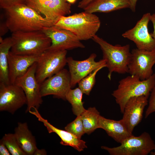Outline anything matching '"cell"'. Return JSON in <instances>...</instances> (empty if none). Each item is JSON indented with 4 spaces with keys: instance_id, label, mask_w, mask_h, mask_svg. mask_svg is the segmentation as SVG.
I'll use <instances>...</instances> for the list:
<instances>
[{
    "instance_id": "6da1fadb",
    "label": "cell",
    "mask_w": 155,
    "mask_h": 155,
    "mask_svg": "<svg viewBox=\"0 0 155 155\" xmlns=\"http://www.w3.org/2000/svg\"><path fill=\"white\" fill-rule=\"evenodd\" d=\"M5 10V22L12 33L42 31L50 27L42 16L25 3L17 5Z\"/></svg>"
},
{
    "instance_id": "7a4b0ae2",
    "label": "cell",
    "mask_w": 155,
    "mask_h": 155,
    "mask_svg": "<svg viewBox=\"0 0 155 155\" xmlns=\"http://www.w3.org/2000/svg\"><path fill=\"white\" fill-rule=\"evenodd\" d=\"M99 17L84 11L61 17L55 25L68 30L80 40L92 39L100 26Z\"/></svg>"
},
{
    "instance_id": "3957f363",
    "label": "cell",
    "mask_w": 155,
    "mask_h": 155,
    "mask_svg": "<svg viewBox=\"0 0 155 155\" xmlns=\"http://www.w3.org/2000/svg\"><path fill=\"white\" fill-rule=\"evenodd\" d=\"M155 86V73L148 79L142 80L137 76L131 75L119 81L117 88L112 94L123 113L126 104L131 98L141 96L149 98Z\"/></svg>"
},
{
    "instance_id": "277c9868",
    "label": "cell",
    "mask_w": 155,
    "mask_h": 155,
    "mask_svg": "<svg viewBox=\"0 0 155 155\" xmlns=\"http://www.w3.org/2000/svg\"><path fill=\"white\" fill-rule=\"evenodd\" d=\"M10 51L22 55H40L51 44V40L42 31L12 33Z\"/></svg>"
},
{
    "instance_id": "5b68a950",
    "label": "cell",
    "mask_w": 155,
    "mask_h": 155,
    "mask_svg": "<svg viewBox=\"0 0 155 155\" xmlns=\"http://www.w3.org/2000/svg\"><path fill=\"white\" fill-rule=\"evenodd\" d=\"M92 39L99 45L102 51L103 59L106 61L108 69V77L109 80L113 72L122 74L128 73L131 55L129 44L113 45L96 35Z\"/></svg>"
},
{
    "instance_id": "8992f818",
    "label": "cell",
    "mask_w": 155,
    "mask_h": 155,
    "mask_svg": "<svg viewBox=\"0 0 155 155\" xmlns=\"http://www.w3.org/2000/svg\"><path fill=\"white\" fill-rule=\"evenodd\" d=\"M67 50L47 49L40 55L36 62L35 72L39 83L64 68L67 64Z\"/></svg>"
},
{
    "instance_id": "52a82bcc",
    "label": "cell",
    "mask_w": 155,
    "mask_h": 155,
    "mask_svg": "<svg viewBox=\"0 0 155 155\" xmlns=\"http://www.w3.org/2000/svg\"><path fill=\"white\" fill-rule=\"evenodd\" d=\"M120 144L116 147L102 146L101 148L111 155H147L153 150L155 146L154 141L146 132L138 136L132 134Z\"/></svg>"
},
{
    "instance_id": "ba28073f",
    "label": "cell",
    "mask_w": 155,
    "mask_h": 155,
    "mask_svg": "<svg viewBox=\"0 0 155 155\" xmlns=\"http://www.w3.org/2000/svg\"><path fill=\"white\" fill-rule=\"evenodd\" d=\"M25 3L42 16L50 26L71 12V4L66 0H25Z\"/></svg>"
},
{
    "instance_id": "9c48e42d",
    "label": "cell",
    "mask_w": 155,
    "mask_h": 155,
    "mask_svg": "<svg viewBox=\"0 0 155 155\" xmlns=\"http://www.w3.org/2000/svg\"><path fill=\"white\" fill-rule=\"evenodd\" d=\"M36 62L24 75L16 79L14 83L21 88L24 92L27 101L26 113L32 108L38 109L43 102L40 93V84L36 77Z\"/></svg>"
},
{
    "instance_id": "30bf717a",
    "label": "cell",
    "mask_w": 155,
    "mask_h": 155,
    "mask_svg": "<svg viewBox=\"0 0 155 155\" xmlns=\"http://www.w3.org/2000/svg\"><path fill=\"white\" fill-rule=\"evenodd\" d=\"M128 67V73L144 80L153 74L152 67L155 64V51L132 50Z\"/></svg>"
},
{
    "instance_id": "8fae6325",
    "label": "cell",
    "mask_w": 155,
    "mask_h": 155,
    "mask_svg": "<svg viewBox=\"0 0 155 155\" xmlns=\"http://www.w3.org/2000/svg\"><path fill=\"white\" fill-rule=\"evenodd\" d=\"M27 99L23 89L15 84L0 82V111L13 115L27 104Z\"/></svg>"
},
{
    "instance_id": "7c38bea8",
    "label": "cell",
    "mask_w": 155,
    "mask_h": 155,
    "mask_svg": "<svg viewBox=\"0 0 155 155\" xmlns=\"http://www.w3.org/2000/svg\"><path fill=\"white\" fill-rule=\"evenodd\" d=\"M151 15L149 13L144 14L133 28L122 34L123 37L133 41L139 49L155 51V39L148 29Z\"/></svg>"
},
{
    "instance_id": "4fadbf2b",
    "label": "cell",
    "mask_w": 155,
    "mask_h": 155,
    "mask_svg": "<svg viewBox=\"0 0 155 155\" xmlns=\"http://www.w3.org/2000/svg\"><path fill=\"white\" fill-rule=\"evenodd\" d=\"M42 31L51 40L48 50L67 51L85 47L81 40L68 30L54 25L45 27Z\"/></svg>"
},
{
    "instance_id": "5bb4252c",
    "label": "cell",
    "mask_w": 155,
    "mask_h": 155,
    "mask_svg": "<svg viewBox=\"0 0 155 155\" xmlns=\"http://www.w3.org/2000/svg\"><path fill=\"white\" fill-rule=\"evenodd\" d=\"M71 88L69 71L64 68L46 79L40 86L42 97L53 95L55 97L64 100H65L66 95Z\"/></svg>"
},
{
    "instance_id": "9a60e30c",
    "label": "cell",
    "mask_w": 155,
    "mask_h": 155,
    "mask_svg": "<svg viewBox=\"0 0 155 155\" xmlns=\"http://www.w3.org/2000/svg\"><path fill=\"white\" fill-rule=\"evenodd\" d=\"M96 57V55L94 53L87 59L82 61L74 60L71 57L67 58L71 88L96 69L102 66L106 67V61L102 59L96 61L95 60Z\"/></svg>"
},
{
    "instance_id": "2e32d148",
    "label": "cell",
    "mask_w": 155,
    "mask_h": 155,
    "mask_svg": "<svg viewBox=\"0 0 155 155\" xmlns=\"http://www.w3.org/2000/svg\"><path fill=\"white\" fill-rule=\"evenodd\" d=\"M148 98L144 96L133 97L125 105L121 119L131 134L142 120L144 108L148 104Z\"/></svg>"
},
{
    "instance_id": "e0dca14e",
    "label": "cell",
    "mask_w": 155,
    "mask_h": 155,
    "mask_svg": "<svg viewBox=\"0 0 155 155\" xmlns=\"http://www.w3.org/2000/svg\"><path fill=\"white\" fill-rule=\"evenodd\" d=\"M29 113L35 116L39 121L43 123L49 133H56L61 139V144L71 146L79 152L87 148L85 141L65 130L60 129L53 126L42 117L37 108H34L33 111L31 110Z\"/></svg>"
},
{
    "instance_id": "ac0fdd59",
    "label": "cell",
    "mask_w": 155,
    "mask_h": 155,
    "mask_svg": "<svg viewBox=\"0 0 155 155\" xmlns=\"http://www.w3.org/2000/svg\"><path fill=\"white\" fill-rule=\"evenodd\" d=\"M39 56L17 55L10 51L8 56L10 83L14 84L16 79L24 75L30 67L36 62Z\"/></svg>"
},
{
    "instance_id": "d6986e66",
    "label": "cell",
    "mask_w": 155,
    "mask_h": 155,
    "mask_svg": "<svg viewBox=\"0 0 155 155\" xmlns=\"http://www.w3.org/2000/svg\"><path fill=\"white\" fill-rule=\"evenodd\" d=\"M98 127L104 130L109 136L120 144L132 135L122 119L116 121L106 119L100 115Z\"/></svg>"
},
{
    "instance_id": "ffe728a7",
    "label": "cell",
    "mask_w": 155,
    "mask_h": 155,
    "mask_svg": "<svg viewBox=\"0 0 155 155\" xmlns=\"http://www.w3.org/2000/svg\"><path fill=\"white\" fill-rule=\"evenodd\" d=\"M18 142L26 155H33L37 148L36 140L26 122H18L14 133Z\"/></svg>"
},
{
    "instance_id": "44dd1931",
    "label": "cell",
    "mask_w": 155,
    "mask_h": 155,
    "mask_svg": "<svg viewBox=\"0 0 155 155\" xmlns=\"http://www.w3.org/2000/svg\"><path fill=\"white\" fill-rule=\"evenodd\" d=\"M129 7V0H94L83 9L90 13H106Z\"/></svg>"
},
{
    "instance_id": "7402d4cb",
    "label": "cell",
    "mask_w": 155,
    "mask_h": 155,
    "mask_svg": "<svg viewBox=\"0 0 155 155\" xmlns=\"http://www.w3.org/2000/svg\"><path fill=\"white\" fill-rule=\"evenodd\" d=\"M0 82L10 83L9 78L8 56L12 45L11 37L0 38Z\"/></svg>"
},
{
    "instance_id": "603a6c76",
    "label": "cell",
    "mask_w": 155,
    "mask_h": 155,
    "mask_svg": "<svg viewBox=\"0 0 155 155\" xmlns=\"http://www.w3.org/2000/svg\"><path fill=\"white\" fill-rule=\"evenodd\" d=\"M85 133L89 134L98 128L100 112L95 107L89 108L81 115Z\"/></svg>"
},
{
    "instance_id": "cb8c5ba5",
    "label": "cell",
    "mask_w": 155,
    "mask_h": 155,
    "mask_svg": "<svg viewBox=\"0 0 155 155\" xmlns=\"http://www.w3.org/2000/svg\"><path fill=\"white\" fill-rule=\"evenodd\" d=\"M83 94L81 90L78 87L69 89L65 96V100L71 104L73 113L76 116L81 115L86 110L82 101Z\"/></svg>"
},
{
    "instance_id": "d4e9b609",
    "label": "cell",
    "mask_w": 155,
    "mask_h": 155,
    "mask_svg": "<svg viewBox=\"0 0 155 155\" xmlns=\"http://www.w3.org/2000/svg\"><path fill=\"white\" fill-rule=\"evenodd\" d=\"M104 67L102 66L96 69L78 82V87L83 94L87 95H89L95 83V77L97 73Z\"/></svg>"
},
{
    "instance_id": "484cf974",
    "label": "cell",
    "mask_w": 155,
    "mask_h": 155,
    "mask_svg": "<svg viewBox=\"0 0 155 155\" xmlns=\"http://www.w3.org/2000/svg\"><path fill=\"white\" fill-rule=\"evenodd\" d=\"M1 140L11 154L26 155L19 145L14 133L5 134Z\"/></svg>"
},
{
    "instance_id": "4316f807",
    "label": "cell",
    "mask_w": 155,
    "mask_h": 155,
    "mask_svg": "<svg viewBox=\"0 0 155 155\" xmlns=\"http://www.w3.org/2000/svg\"><path fill=\"white\" fill-rule=\"evenodd\" d=\"M65 129L81 139L82 136L85 133L81 115L77 116L74 120L65 127Z\"/></svg>"
},
{
    "instance_id": "83f0119b",
    "label": "cell",
    "mask_w": 155,
    "mask_h": 155,
    "mask_svg": "<svg viewBox=\"0 0 155 155\" xmlns=\"http://www.w3.org/2000/svg\"><path fill=\"white\" fill-rule=\"evenodd\" d=\"M150 95L148 105L145 112V118H147L150 114L155 112V86L152 89Z\"/></svg>"
},
{
    "instance_id": "f1b7e54d",
    "label": "cell",
    "mask_w": 155,
    "mask_h": 155,
    "mask_svg": "<svg viewBox=\"0 0 155 155\" xmlns=\"http://www.w3.org/2000/svg\"><path fill=\"white\" fill-rule=\"evenodd\" d=\"M25 0H0V6L5 10L18 4L25 3Z\"/></svg>"
},
{
    "instance_id": "f546056e",
    "label": "cell",
    "mask_w": 155,
    "mask_h": 155,
    "mask_svg": "<svg viewBox=\"0 0 155 155\" xmlns=\"http://www.w3.org/2000/svg\"><path fill=\"white\" fill-rule=\"evenodd\" d=\"M11 154L6 146L1 139L0 141V155H10Z\"/></svg>"
},
{
    "instance_id": "4dcf8cb0",
    "label": "cell",
    "mask_w": 155,
    "mask_h": 155,
    "mask_svg": "<svg viewBox=\"0 0 155 155\" xmlns=\"http://www.w3.org/2000/svg\"><path fill=\"white\" fill-rule=\"evenodd\" d=\"M93 0H82L79 2L78 6V7L83 9Z\"/></svg>"
},
{
    "instance_id": "1f68e13d",
    "label": "cell",
    "mask_w": 155,
    "mask_h": 155,
    "mask_svg": "<svg viewBox=\"0 0 155 155\" xmlns=\"http://www.w3.org/2000/svg\"><path fill=\"white\" fill-rule=\"evenodd\" d=\"M9 30L5 22L0 24V37L4 35Z\"/></svg>"
},
{
    "instance_id": "d6a6232c",
    "label": "cell",
    "mask_w": 155,
    "mask_h": 155,
    "mask_svg": "<svg viewBox=\"0 0 155 155\" xmlns=\"http://www.w3.org/2000/svg\"><path fill=\"white\" fill-rule=\"evenodd\" d=\"M150 21L152 23L154 28L153 32H152L150 33V34L155 39V13H153L151 15Z\"/></svg>"
},
{
    "instance_id": "836d02e7",
    "label": "cell",
    "mask_w": 155,
    "mask_h": 155,
    "mask_svg": "<svg viewBox=\"0 0 155 155\" xmlns=\"http://www.w3.org/2000/svg\"><path fill=\"white\" fill-rule=\"evenodd\" d=\"M130 3L129 8L133 12L135 11L136 6L138 0H129Z\"/></svg>"
},
{
    "instance_id": "e575fe53",
    "label": "cell",
    "mask_w": 155,
    "mask_h": 155,
    "mask_svg": "<svg viewBox=\"0 0 155 155\" xmlns=\"http://www.w3.org/2000/svg\"><path fill=\"white\" fill-rule=\"evenodd\" d=\"M47 154V152L44 149H40L37 148L34 152L33 155H46Z\"/></svg>"
},
{
    "instance_id": "d590c367",
    "label": "cell",
    "mask_w": 155,
    "mask_h": 155,
    "mask_svg": "<svg viewBox=\"0 0 155 155\" xmlns=\"http://www.w3.org/2000/svg\"><path fill=\"white\" fill-rule=\"evenodd\" d=\"M66 1L70 4L74 3L77 0H66Z\"/></svg>"
},
{
    "instance_id": "8d00e7d4",
    "label": "cell",
    "mask_w": 155,
    "mask_h": 155,
    "mask_svg": "<svg viewBox=\"0 0 155 155\" xmlns=\"http://www.w3.org/2000/svg\"><path fill=\"white\" fill-rule=\"evenodd\" d=\"M154 150V151H152L150 153V154L151 155H155V146L154 147V149L153 150Z\"/></svg>"
}]
</instances>
